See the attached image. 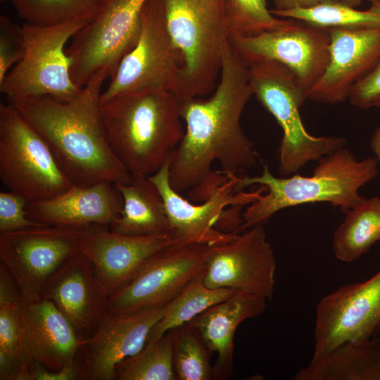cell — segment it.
Listing matches in <instances>:
<instances>
[{"label":"cell","mask_w":380,"mask_h":380,"mask_svg":"<svg viewBox=\"0 0 380 380\" xmlns=\"http://www.w3.org/2000/svg\"><path fill=\"white\" fill-rule=\"evenodd\" d=\"M270 12L275 16L301 20L325 28L380 26V1L372 3L370 8L366 11L358 10L342 2L327 1L308 8L288 11L272 9Z\"/></svg>","instance_id":"obj_29"},{"label":"cell","mask_w":380,"mask_h":380,"mask_svg":"<svg viewBox=\"0 0 380 380\" xmlns=\"http://www.w3.org/2000/svg\"><path fill=\"white\" fill-rule=\"evenodd\" d=\"M276 11H288L293 8H308L327 1H338L353 7L359 6L363 1L372 3L380 0H272Z\"/></svg>","instance_id":"obj_38"},{"label":"cell","mask_w":380,"mask_h":380,"mask_svg":"<svg viewBox=\"0 0 380 380\" xmlns=\"http://www.w3.org/2000/svg\"><path fill=\"white\" fill-rule=\"evenodd\" d=\"M229 42L249 66L275 61L287 66L308 91L324 72L329 61V29L293 20L289 25L253 36H234Z\"/></svg>","instance_id":"obj_14"},{"label":"cell","mask_w":380,"mask_h":380,"mask_svg":"<svg viewBox=\"0 0 380 380\" xmlns=\"http://www.w3.org/2000/svg\"><path fill=\"white\" fill-rule=\"evenodd\" d=\"M213 246L172 244L155 253L110 295L108 313L166 305L205 272Z\"/></svg>","instance_id":"obj_10"},{"label":"cell","mask_w":380,"mask_h":380,"mask_svg":"<svg viewBox=\"0 0 380 380\" xmlns=\"http://www.w3.org/2000/svg\"><path fill=\"white\" fill-rule=\"evenodd\" d=\"M23 298L6 267L0 263V379L23 380L29 364L22 319Z\"/></svg>","instance_id":"obj_26"},{"label":"cell","mask_w":380,"mask_h":380,"mask_svg":"<svg viewBox=\"0 0 380 380\" xmlns=\"http://www.w3.org/2000/svg\"><path fill=\"white\" fill-rule=\"evenodd\" d=\"M141 24L137 44L120 63L101 93V103L119 93L145 88H162L176 94L182 59L169 32L160 0H146Z\"/></svg>","instance_id":"obj_12"},{"label":"cell","mask_w":380,"mask_h":380,"mask_svg":"<svg viewBox=\"0 0 380 380\" xmlns=\"http://www.w3.org/2000/svg\"><path fill=\"white\" fill-rule=\"evenodd\" d=\"M28 201L13 191L0 192V234L44 225L27 215Z\"/></svg>","instance_id":"obj_35"},{"label":"cell","mask_w":380,"mask_h":380,"mask_svg":"<svg viewBox=\"0 0 380 380\" xmlns=\"http://www.w3.org/2000/svg\"><path fill=\"white\" fill-rule=\"evenodd\" d=\"M92 19L44 25L25 23L21 26L25 54L0 83L8 103L41 97L65 101L75 97L82 88L71 78L65 45Z\"/></svg>","instance_id":"obj_7"},{"label":"cell","mask_w":380,"mask_h":380,"mask_svg":"<svg viewBox=\"0 0 380 380\" xmlns=\"http://www.w3.org/2000/svg\"><path fill=\"white\" fill-rule=\"evenodd\" d=\"M229 37L253 36L285 27L293 19L278 18L267 8L266 0H224Z\"/></svg>","instance_id":"obj_33"},{"label":"cell","mask_w":380,"mask_h":380,"mask_svg":"<svg viewBox=\"0 0 380 380\" xmlns=\"http://www.w3.org/2000/svg\"><path fill=\"white\" fill-rule=\"evenodd\" d=\"M379 333L380 270L367 281L341 286L320 300L312 359L345 342L367 340Z\"/></svg>","instance_id":"obj_15"},{"label":"cell","mask_w":380,"mask_h":380,"mask_svg":"<svg viewBox=\"0 0 380 380\" xmlns=\"http://www.w3.org/2000/svg\"><path fill=\"white\" fill-rule=\"evenodd\" d=\"M8 1V0H1V1Z\"/></svg>","instance_id":"obj_41"},{"label":"cell","mask_w":380,"mask_h":380,"mask_svg":"<svg viewBox=\"0 0 380 380\" xmlns=\"http://www.w3.org/2000/svg\"><path fill=\"white\" fill-rule=\"evenodd\" d=\"M293 380H380V333L363 341L345 342L311 359Z\"/></svg>","instance_id":"obj_24"},{"label":"cell","mask_w":380,"mask_h":380,"mask_svg":"<svg viewBox=\"0 0 380 380\" xmlns=\"http://www.w3.org/2000/svg\"><path fill=\"white\" fill-rule=\"evenodd\" d=\"M82 231L44 224L0 234V262L14 279L24 302L42 300L54 272L80 252Z\"/></svg>","instance_id":"obj_11"},{"label":"cell","mask_w":380,"mask_h":380,"mask_svg":"<svg viewBox=\"0 0 380 380\" xmlns=\"http://www.w3.org/2000/svg\"><path fill=\"white\" fill-rule=\"evenodd\" d=\"M25 380H77L75 361L58 372H51L42 365L32 362L27 367Z\"/></svg>","instance_id":"obj_37"},{"label":"cell","mask_w":380,"mask_h":380,"mask_svg":"<svg viewBox=\"0 0 380 380\" xmlns=\"http://www.w3.org/2000/svg\"><path fill=\"white\" fill-rule=\"evenodd\" d=\"M170 160L171 158L148 178L162 196L169 221L170 235L175 244L217 246L232 240L238 233H226L218 229L228 207L253 203L265 192V187L260 186L254 191H236L239 177L227 174V179L205 201L193 204L171 186Z\"/></svg>","instance_id":"obj_13"},{"label":"cell","mask_w":380,"mask_h":380,"mask_svg":"<svg viewBox=\"0 0 380 380\" xmlns=\"http://www.w3.org/2000/svg\"><path fill=\"white\" fill-rule=\"evenodd\" d=\"M373 107H376L380 109V96L375 100L373 104Z\"/></svg>","instance_id":"obj_40"},{"label":"cell","mask_w":380,"mask_h":380,"mask_svg":"<svg viewBox=\"0 0 380 380\" xmlns=\"http://www.w3.org/2000/svg\"><path fill=\"white\" fill-rule=\"evenodd\" d=\"M182 66L176 95L181 100L212 91L229 40L224 0H160Z\"/></svg>","instance_id":"obj_5"},{"label":"cell","mask_w":380,"mask_h":380,"mask_svg":"<svg viewBox=\"0 0 380 380\" xmlns=\"http://www.w3.org/2000/svg\"><path fill=\"white\" fill-rule=\"evenodd\" d=\"M122 199L120 215L109 225L113 232L130 236L170 235L161 195L148 178L131 174L128 184H115Z\"/></svg>","instance_id":"obj_25"},{"label":"cell","mask_w":380,"mask_h":380,"mask_svg":"<svg viewBox=\"0 0 380 380\" xmlns=\"http://www.w3.org/2000/svg\"><path fill=\"white\" fill-rule=\"evenodd\" d=\"M267 299L252 293L236 291L196 317L190 322L195 327L209 350L217 355L213 379H229L233 372L234 338L239 325L247 319L262 314Z\"/></svg>","instance_id":"obj_23"},{"label":"cell","mask_w":380,"mask_h":380,"mask_svg":"<svg viewBox=\"0 0 380 380\" xmlns=\"http://www.w3.org/2000/svg\"><path fill=\"white\" fill-rule=\"evenodd\" d=\"M25 23L53 25L82 18H93L103 0H8Z\"/></svg>","instance_id":"obj_32"},{"label":"cell","mask_w":380,"mask_h":380,"mask_svg":"<svg viewBox=\"0 0 380 380\" xmlns=\"http://www.w3.org/2000/svg\"><path fill=\"white\" fill-rule=\"evenodd\" d=\"M107 77L105 70L95 72L69 101L41 97L11 104L43 137L73 184L131 180L110 146L103 122L101 87Z\"/></svg>","instance_id":"obj_2"},{"label":"cell","mask_w":380,"mask_h":380,"mask_svg":"<svg viewBox=\"0 0 380 380\" xmlns=\"http://www.w3.org/2000/svg\"><path fill=\"white\" fill-rule=\"evenodd\" d=\"M25 44L21 26L8 17L0 16V83L9 70L25 54Z\"/></svg>","instance_id":"obj_34"},{"label":"cell","mask_w":380,"mask_h":380,"mask_svg":"<svg viewBox=\"0 0 380 380\" xmlns=\"http://www.w3.org/2000/svg\"><path fill=\"white\" fill-rule=\"evenodd\" d=\"M175 241L169 234L130 236L106 225L82 231L80 252L93 267L110 295L122 287L150 256Z\"/></svg>","instance_id":"obj_20"},{"label":"cell","mask_w":380,"mask_h":380,"mask_svg":"<svg viewBox=\"0 0 380 380\" xmlns=\"http://www.w3.org/2000/svg\"><path fill=\"white\" fill-rule=\"evenodd\" d=\"M170 331L177 379H213V368L210 363L213 353L195 327L189 322Z\"/></svg>","instance_id":"obj_31"},{"label":"cell","mask_w":380,"mask_h":380,"mask_svg":"<svg viewBox=\"0 0 380 380\" xmlns=\"http://www.w3.org/2000/svg\"><path fill=\"white\" fill-rule=\"evenodd\" d=\"M277 263L263 224L213 246L203 275L211 289L228 288L273 298Z\"/></svg>","instance_id":"obj_16"},{"label":"cell","mask_w":380,"mask_h":380,"mask_svg":"<svg viewBox=\"0 0 380 380\" xmlns=\"http://www.w3.org/2000/svg\"><path fill=\"white\" fill-rule=\"evenodd\" d=\"M370 148L380 165V126L376 128L370 139Z\"/></svg>","instance_id":"obj_39"},{"label":"cell","mask_w":380,"mask_h":380,"mask_svg":"<svg viewBox=\"0 0 380 380\" xmlns=\"http://www.w3.org/2000/svg\"><path fill=\"white\" fill-rule=\"evenodd\" d=\"M181 106L162 88L123 91L101 103L110 146L130 174L148 177L170 159L184 133Z\"/></svg>","instance_id":"obj_3"},{"label":"cell","mask_w":380,"mask_h":380,"mask_svg":"<svg viewBox=\"0 0 380 380\" xmlns=\"http://www.w3.org/2000/svg\"><path fill=\"white\" fill-rule=\"evenodd\" d=\"M377 165L375 158L358 160L343 146L318 160L309 177H277L264 165L259 176L239 177L236 191L255 184L266 189L243 211V231L263 224L281 210L300 204L328 202L346 213L365 199L359 189L378 175Z\"/></svg>","instance_id":"obj_4"},{"label":"cell","mask_w":380,"mask_h":380,"mask_svg":"<svg viewBox=\"0 0 380 380\" xmlns=\"http://www.w3.org/2000/svg\"><path fill=\"white\" fill-rule=\"evenodd\" d=\"M123 199L115 185L100 182L89 186L72 184L50 199L28 202L30 219L49 225L86 229L92 225L108 226L120 215Z\"/></svg>","instance_id":"obj_21"},{"label":"cell","mask_w":380,"mask_h":380,"mask_svg":"<svg viewBox=\"0 0 380 380\" xmlns=\"http://www.w3.org/2000/svg\"><path fill=\"white\" fill-rule=\"evenodd\" d=\"M380 96V61L351 88L348 99L350 104L362 110L373 107Z\"/></svg>","instance_id":"obj_36"},{"label":"cell","mask_w":380,"mask_h":380,"mask_svg":"<svg viewBox=\"0 0 380 380\" xmlns=\"http://www.w3.org/2000/svg\"><path fill=\"white\" fill-rule=\"evenodd\" d=\"M25 351L30 362L58 372L74 362L82 341L72 325L50 300H23Z\"/></svg>","instance_id":"obj_22"},{"label":"cell","mask_w":380,"mask_h":380,"mask_svg":"<svg viewBox=\"0 0 380 380\" xmlns=\"http://www.w3.org/2000/svg\"><path fill=\"white\" fill-rule=\"evenodd\" d=\"M165 305L104 317L75 359L77 380H114L117 365L139 352Z\"/></svg>","instance_id":"obj_17"},{"label":"cell","mask_w":380,"mask_h":380,"mask_svg":"<svg viewBox=\"0 0 380 380\" xmlns=\"http://www.w3.org/2000/svg\"><path fill=\"white\" fill-rule=\"evenodd\" d=\"M204 272L165 306L163 315L149 332L146 343L156 341L168 331L191 322L207 309L228 299L238 291L206 286L203 280Z\"/></svg>","instance_id":"obj_28"},{"label":"cell","mask_w":380,"mask_h":380,"mask_svg":"<svg viewBox=\"0 0 380 380\" xmlns=\"http://www.w3.org/2000/svg\"><path fill=\"white\" fill-rule=\"evenodd\" d=\"M146 0H103L97 14L72 38L65 53L73 82L82 88L96 72L112 78L138 42Z\"/></svg>","instance_id":"obj_9"},{"label":"cell","mask_w":380,"mask_h":380,"mask_svg":"<svg viewBox=\"0 0 380 380\" xmlns=\"http://www.w3.org/2000/svg\"><path fill=\"white\" fill-rule=\"evenodd\" d=\"M253 94L249 66L230 42L227 43L219 84L206 100H182V118L186 130L173 152L170 183L178 193L201 184L219 163L220 171L234 174L254 166L259 156L243 130L240 119Z\"/></svg>","instance_id":"obj_1"},{"label":"cell","mask_w":380,"mask_h":380,"mask_svg":"<svg viewBox=\"0 0 380 380\" xmlns=\"http://www.w3.org/2000/svg\"><path fill=\"white\" fill-rule=\"evenodd\" d=\"M329 29V61L308 99L336 104L348 99L353 86L380 61V26Z\"/></svg>","instance_id":"obj_19"},{"label":"cell","mask_w":380,"mask_h":380,"mask_svg":"<svg viewBox=\"0 0 380 380\" xmlns=\"http://www.w3.org/2000/svg\"><path fill=\"white\" fill-rule=\"evenodd\" d=\"M0 178L28 202L57 196L73 184L37 131L11 104H0Z\"/></svg>","instance_id":"obj_8"},{"label":"cell","mask_w":380,"mask_h":380,"mask_svg":"<svg viewBox=\"0 0 380 380\" xmlns=\"http://www.w3.org/2000/svg\"><path fill=\"white\" fill-rule=\"evenodd\" d=\"M249 80L253 94L275 118L283 131L279 148V173H296L308 162L343 147L339 137H315L305 129L299 113L308 99L307 91L294 73L275 61L249 65Z\"/></svg>","instance_id":"obj_6"},{"label":"cell","mask_w":380,"mask_h":380,"mask_svg":"<svg viewBox=\"0 0 380 380\" xmlns=\"http://www.w3.org/2000/svg\"><path fill=\"white\" fill-rule=\"evenodd\" d=\"M380 241V198H366L346 213L334 233L332 249L346 262L357 260Z\"/></svg>","instance_id":"obj_27"},{"label":"cell","mask_w":380,"mask_h":380,"mask_svg":"<svg viewBox=\"0 0 380 380\" xmlns=\"http://www.w3.org/2000/svg\"><path fill=\"white\" fill-rule=\"evenodd\" d=\"M110 293L80 252L66 260L46 284L42 298L52 302L82 342L108 313Z\"/></svg>","instance_id":"obj_18"},{"label":"cell","mask_w":380,"mask_h":380,"mask_svg":"<svg viewBox=\"0 0 380 380\" xmlns=\"http://www.w3.org/2000/svg\"><path fill=\"white\" fill-rule=\"evenodd\" d=\"M114 380H177L171 331L146 343L139 352L118 363Z\"/></svg>","instance_id":"obj_30"}]
</instances>
